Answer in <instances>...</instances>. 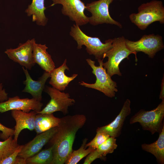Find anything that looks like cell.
I'll use <instances>...</instances> for the list:
<instances>
[{
	"mask_svg": "<svg viewBox=\"0 0 164 164\" xmlns=\"http://www.w3.org/2000/svg\"><path fill=\"white\" fill-rule=\"evenodd\" d=\"M87 140L86 138L84 139L80 147L77 150L72 151L67 158L64 163L76 164L94 150L89 147L86 149L87 147L86 146V144Z\"/></svg>",
	"mask_w": 164,
	"mask_h": 164,
	"instance_id": "cell-23",
	"label": "cell"
},
{
	"mask_svg": "<svg viewBox=\"0 0 164 164\" xmlns=\"http://www.w3.org/2000/svg\"><path fill=\"white\" fill-rule=\"evenodd\" d=\"M60 121V118L54 116L53 114L37 113L34 129L37 134H39L57 126Z\"/></svg>",
	"mask_w": 164,
	"mask_h": 164,
	"instance_id": "cell-20",
	"label": "cell"
},
{
	"mask_svg": "<svg viewBox=\"0 0 164 164\" xmlns=\"http://www.w3.org/2000/svg\"><path fill=\"white\" fill-rule=\"evenodd\" d=\"M164 117L163 99L156 108L152 110H140L131 118L130 124L138 122L143 130L149 131L152 134L157 132L159 133L164 126Z\"/></svg>",
	"mask_w": 164,
	"mask_h": 164,
	"instance_id": "cell-6",
	"label": "cell"
},
{
	"mask_svg": "<svg viewBox=\"0 0 164 164\" xmlns=\"http://www.w3.org/2000/svg\"><path fill=\"white\" fill-rule=\"evenodd\" d=\"M22 68L26 77V80L23 82L25 87L22 92L30 94L32 98L41 101L42 93L47 80L50 77V73L45 71L38 80L36 81L32 79L27 69L23 67Z\"/></svg>",
	"mask_w": 164,
	"mask_h": 164,
	"instance_id": "cell-15",
	"label": "cell"
},
{
	"mask_svg": "<svg viewBox=\"0 0 164 164\" xmlns=\"http://www.w3.org/2000/svg\"><path fill=\"white\" fill-rule=\"evenodd\" d=\"M8 98V94L3 88L2 84L0 83V102L5 101Z\"/></svg>",
	"mask_w": 164,
	"mask_h": 164,
	"instance_id": "cell-30",
	"label": "cell"
},
{
	"mask_svg": "<svg viewBox=\"0 0 164 164\" xmlns=\"http://www.w3.org/2000/svg\"><path fill=\"white\" fill-rule=\"evenodd\" d=\"M117 146L116 138L110 136L96 149L103 158L108 154L112 153Z\"/></svg>",
	"mask_w": 164,
	"mask_h": 164,
	"instance_id": "cell-25",
	"label": "cell"
},
{
	"mask_svg": "<svg viewBox=\"0 0 164 164\" xmlns=\"http://www.w3.org/2000/svg\"><path fill=\"white\" fill-rule=\"evenodd\" d=\"M23 145H20L19 147L10 155L0 162V164H14L16 159Z\"/></svg>",
	"mask_w": 164,
	"mask_h": 164,
	"instance_id": "cell-27",
	"label": "cell"
},
{
	"mask_svg": "<svg viewBox=\"0 0 164 164\" xmlns=\"http://www.w3.org/2000/svg\"><path fill=\"white\" fill-rule=\"evenodd\" d=\"M161 91L159 96V99L162 100L164 99V76L162 78L161 86Z\"/></svg>",
	"mask_w": 164,
	"mask_h": 164,
	"instance_id": "cell-31",
	"label": "cell"
},
{
	"mask_svg": "<svg viewBox=\"0 0 164 164\" xmlns=\"http://www.w3.org/2000/svg\"><path fill=\"white\" fill-rule=\"evenodd\" d=\"M0 131L2 132L0 133V138L5 140L14 135V129L8 128L0 123Z\"/></svg>",
	"mask_w": 164,
	"mask_h": 164,
	"instance_id": "cell-28",
	"label": "cell"
},
{
	"mask_svg": "<svg viewBox=\"0 0 164 164\" xmlns=\"http://www.w3.org/2000/svg\"><path fill=\"white\" fill-rule=\"evenodd\" d=\"M102 158L95 149L92 151L87 155L83 164H90L96 159Z\"/></svg>",
	"mask_w": 164,
	"mask_h": 164,
	"instance_id": "cell-29",
	"label": "cell"
},
{
	"mask_svg": "<svg viewBox=\"0 0 164 164\" xmlns=\"http://www.w3.org/2000/svg\"><path fill=\"white\" fill-rule=\"evenodd\" d=\"M70 34L77 42V49H80L83 45L85 46L87 53L94 56L97 60L104 59V54L112 47L113 39H108L103 43L99 38L86 35L76 25L74 24L71 26Z\"/></svg>",
	"mask_w": 164,
	"mask_h": 164,
	"instance_id": "cell-3",
	"label": "cell"
},
{
	"mask_svg": "<svg viewBox=\"0 0 164 164\" xmlns=\"http://www.w3.org/2000/svg\"><path fill=\"white\" fill-rule=\"evenodd\" d=\"M35 42V39H28L24 43H19L15 48L6 49L5 53L14 62L30 70L35 64L33 57L34 44Z\"/></svg>",
	"mask_w": 164,
	"mask_h": 164,
	"instance_id": "cell-11",
	"label": "cell"
},
{
	"mask_svg": "<svg viewBox=\"0 0 164 164\" xmlns=\"http://www.w3.org/2000/svg\"><path fill=\"white\" fill-rule=\"evenodd\" d=\"M14 164H26V160L18 156L16 159Z\"/></svg>",
	"mask_w": 164,
	"mask_h": 164,
	"instance_id": "cell-32",
	"label": "cell"
},
{
	"mask_svg": "<svg viewBox=\"0 0 164 164\" xmlns=\"http://www.w3.org/2000/svg\"><path fill=\"white\" fill-rule=\"evenodd\" d=\"M36 111H33L27 113L21 110L11 111V115L16 122L14 133V140L17 142L20 132L25 129L30 131L35 128V121Z\"/></svg>",
	"mask_w": 164,
	"mask_h": 164,
	"instance_id": "cell-16",
	"label": "cell"
},
{
	"mask_svg": "<svg viewBox=\"0 0 164 164\" xmlns=\"http://www.w3.org/2000/svg\"><path fill=\"white\" fill-rule=\"evenodd\" d=\"M52 0L53 3L50 6L56 4L62 5V13L68 16L71 20L75 22L76 25L81 26L88 22L89 17L84 13L86 6L81 0Z\"/></svg>",
	"mask_w": 164,
	"mask_h": 164,
	"instance_id": "cell-10",
	"label": "cell"
},
{
	"mask_svg": "<svg viewBox=\"0 0 164 164\" xmlns=\"http://www.w3.org/2000/svg\"><path fill=\"white\" fill-rule=\"evenodd\" d=\"M138 9V12L131 14L129 18L132 22L141 30H145L155 22L164 23V6L161 1L153 0L142 3Z\"/></svg>",
	"mask_w": 164,
	"mask_h": 164,
	"instance_id": "cell-2",
	"label": "cell"
},
{
	"mask_svg": "<svg viewBox=\"0 0 164 164\" xmlns=\"http://www.w3.org/2000/svg\"><path fill=\"white\" fill-rule=\"evenodd\" d=\"M82 114L68 115L60 118L57 130L49 142L52 147L53 159L51 164H63L73 151L76 134L86 122Z\"/></svg>",
	"mask_w": 164,
	"mask_h": 164,
	"instance_id": "cell-1",
	"label": "cell"
},
{
	"mask_svg": "<svg viewBox=\"0 0 164 164\" xmlns=\"http://www.w3.org/2000/svg\"><path fill=\"white\" fill-rule=\"evenodd\" d=\"M141 147L144 151L153 155L158 163L164 164V126L159 133V137L157 140L150 144L143 143Z\"/></svg>",
	"mask_w": 164,
	"mask_h": 164,
	"instance_id": "cell-21",
	"label": "cell"
},
{
	"mask_svg": "<svg viewBox=\"0 0 164 164\" xmlns=\"http://www.w3.org/2000/svg\"><path fill=\"white\" fill-rule=\"evenodd\" d=\"M43 106L41 101L33 98H20L15 96L8 97L7 100L0 102V113L12 110H21L27 113L31 110L38 112L41 110Z\"/></svg>",
	"mask_w": 164,
	"mask_h": 164,
	"instance_id": "cell-12",
	"label": "cell"
},
{
	"mask_svg": "<svg viewBox=\"0 0 164 164\" xmlns=\"http://www.w3.org/2000/svg\"><path fill=\"white\" fill-rule=\"evenodd\" d=\"M57 128V126L38 134L32 140L23 145L18 156L26 160L38 152L49 142Z\"/></svg>",
	"mask_w": 164,
	"mask_h": 164,
	"instance_id": "cell-13",
	"label": "cell"
},
{
	"mask_svg": "<svg viewBox=\"0 0 164 164\" xmlns=\"http://www.w3.org/2000/svg\"><path fill=\"white\" fill-rule=\"evenodd\" d=\"M44 89L51 99L46 106L42 110L36 112L37 113L50 114L60 111L66 114L68 112L69 107L75 103V100L70 98L68 93L49 86H46Z\"/></svg>",
	"mask_w": 164,
	"mask_h": 164,
	"instance_id": "cell-7",
	"label": "cell"
},
{
	"mask_svg": "<svg viewBox=\"0 0 164 164\" xmlns=\"http://www.w3.org/2000/svg\"><path fill=\"white\" fill-rule=\"evenodd\" d=\"M131 101L127 99L119 114L115 119L108 124L98 127L96 131L102 132L108 134L110 136L118 137L121 131L126 118L131 113Z\"/></svg>",
	"mask_w": 164,
	"mask_h": 164,
	"instance_id": "cell-14",
	"label": "cell"
},
{
	"mask_svg": "<svg viewBox=\"0 0 164 164\" xmlns=\"http://www.w3.org/2000/svg\"><path fill=\"white\" fill-rule=\"evenodd\" d=\"M114 0H99L87 3L86 5V9L92 15L89 17L88 22L93 26L106 23L114 25L122 28L121 24L112 19L109 13V5Z\"/></svg>",
	"mask_w": 164,
	"mask_h": 164,
	"instance_id": "cell-9",
	"label": "cell"
},
{
	"mask_svg": "<svg viewBox=\"0 0 164 164\" xmlns=\"http://www.w3.org/2000/svg\"><path fill=\"white\" fill-rule=\"evenodd\" d=\"M53 156V148L50 146L27 159L26 164H51Z\"/></svg>",
	"mask_w": 164,
	"mask_h": 164,
	"instance_id": "cell-22",
	"label": "cell"
},
{
	"mask_svg": "<svg viewBox=\"0 0 164 164\" xmlns=\"http://www.w3.org/2000/svg\"><path fill=\"white\" fill-rule=\"evenodd\" d=\"M12 137L10 136L3 141H0V162L10 155L20 146Z\"/></svg>",
	"mask_w": 164,
	"mask_h": 164,
	"instance_id": "cell-24",
	"label": "cell"
},
{
	"mask_svg": "<svg viewBox=\"0 0 164 164\" xmlns=\"http://www.w3.org/2000/svg\"><path fill=\"white\" fill-rule=\"evenodd\" d=\"M44 0H32L31 4L25 10L28 16H32L33 22H36L39 26H43L46 24L48 20L44 13L46 8L44 6Z\"/></svg>",
	"mask_w": 164,
	"mask_h": 164,
	"instance_id": "cell-19",
	"label": "cell"
},
{
	"mask_svg": "<svg viewBox=\"0 0 164 164\" xmlns=\"http://www.w3.org/2000/svg\"><path fill=\"white\" fill-rule=\"evenodd\" d=\"M131 54L135 55L137 60V53L131 51L127 47L124 36L114 38L113 39L112 47L103 55V59L108 57V60L103 63V67L111 77L116 74L121 76L119 65L124 59L128 58Z\"/></svg>",
	"mask_w": 164,
	"mask_h": 164,
	"instance_id": "cell-4",
	"label": "cell"
},
{
	"mask_svg": "<svg viewBox=\"0 0 164 164\" xmlns=\"http://www.w3.org/2000/svg\"><path fill=\"white\" fill-rule=\"evenodd\" d=\"M103 60H97L99 65L97 66L95 65L94 61L90 59H86L87 63L92 69V73L96 76V80L93 84H89L83 81L79 82V83L85 87L97 90L107 96L112 98L115 97V93L118 91L117 83L112 80L103 67Z\"/></svg>",
	"mask_w": 164,
	"mask_h": 164,
	"instance_id": "cell-5",
	"label": "cell"
},
{
	"mask_svg": "<svg viewBox=\"0 0 164 164\" xmlns=\"http://www.w3.org/2000/svg\"><path fill=\"white\" fill-rule=\"evenodd\" d=\"M110 136L108 134L100 131H96V134L93 139L86 144V147H90L94 149L98 146L108 138Z\"/></svg>",
	"mask_w": 164,
	"mask_h": 164,
	"instance_id": "cell-26",
	"label": "cell"
},
{
	"mask_svg": "<svg viewBox=\"0 0 164 164\" xmlns=\"http://www.w3.org/2000/svg\"><path fill=\"white\" fill-rule=\"evenodd\" d=\"M65 59L63 64L57 68H55L50 73V79L49 84L53 87L60 91H63L68 86L69 83L77 76L74 74L71 76L68 77L65 73L66 70H69L66 64Z\"/></svg>",
	"mask_w": 164,
	"mask_h": 164,
	"instance_id": "cell-17",
	"label": "cell"
},
{
	"mask_svg": "<svg viewBox=\"0 0 164 164\" xmlns=\"http://www.w3.org/2000/svg\"><path fill=\"white\" fill-rule=\"evenodd\" d=\"M125 44L131 51L136 53L138 52H143L152 58L164 47L162 37L154 34L144 35L136 41L125 39Z\"/></svg>",
	"mask_w": 164,
	"mask_h": 164,
	"instance_id": "cell-8",
	"label": "cell"
},
{
	"mask_svg": "<svg viewBox=\"0 0 164 164\" xmlns=\"http://www.w3.org/2000/svg\"><path fill=\"white\" fill-rule=\"evenodd\" d=\"M46 44H34L33 57L34 61L38 64L45 71L50 73L55 68L51 56L46 51L48 49Z\"/></svg>",
	"mask_w": 164,
	"mask_h": 164,
	"instance_id": "cell-18",
	"label": "cell"
}]
</instances>
